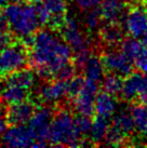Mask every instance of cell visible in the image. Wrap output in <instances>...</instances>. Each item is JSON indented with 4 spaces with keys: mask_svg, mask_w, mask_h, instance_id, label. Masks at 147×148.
<instances>
[{
    "mask_svg": "<svg viewBox=\"0 0 147 148\" xmlns=\"http://www.w3.org/2000/svg\"><path fill=\"white\" fill-rule=\"evenodd\" d=\"M22 40L28 48L29 62L36 74L45 80L53 79L57 70L73 58V50L52 28L36 32Z\"/></svg>",
    "mask_w": 147,
    "mask_h": 148,
    "instance_id": "obj_1",
    "label": "cell"
},
{
    "mask_svg": "<svg viewBox=\"0 0 147 148\" xmlns=\"http://www.w3.org/2000/svg\"><path fill=\"white\" fill-rule=\"evenodd\" d=\"M3 14L9 22L10 30L20 39L33 36L39 26L35 4L29 1H11L3 8Z\"/></svg>",
    "mask_w": 147,
    "mask_h": 148,
    "instance_id": "obj_2",
    "label": "cell"
},
{
    "mask_svg": "<svg viewBox=\"0 0 147 148\" xmlns=\"http://www.w3.org/2000/svg\"><path fill=\"white\" fill-rule=\"evenodd\" d=\"M83 140L75 127V117L67 109H60L53 115L48 143L52 146H82Z\"/></svg>",
    "mask_w": 147,
    "mask_h": 148,
    "instance_id": "obj_3",
    "label": "cell"
},
{
    "mask_svg": "<svg viewBox=\"0 0 147 148\" xmlns=\"http://www.w3.org/2000/svg\"><path fill=\"white\" fill-rule=\"evenodd\" d=\"M29 63L28 48L23 40H13L0 50V76L5 78L14 71L25 68Z\"/></svg>",
    "mask_w": 147,
    "mask_h": 148,
    "instance_id": "obj_4",
    "label": "cell"
},
{
    "mask_svg": "<svg viewBox=\"0 0 147 148\" xmlns=\"http://www.w3.org/2000/svg\"><path fill=\"white\" fill-rule=\"evenodd\" d=\"M53 110L48 105L37 108L34 112L33 117L30 118L28 125L33 130L36 136V145L35 147H42L49 145L48 135H49L50 125L53 119Z\"/></svg>",
    "mask_w": 147,
    "mask_h": 148,
    "instance_id": "obj_5",
    "label": "cell"
},
{
    "mask_svg": "<svg viewBox=\"0 0 147 148\" xmlns=\"http://www.w3.org/2000/svg\"><path fill=\"white\" fill-rule=\"evenodd\" d=\"M123 28L131 37L141 38L147 32V7L145 3L133 4L123 18Z\"/></svg>",
    "mask_w": 147,
    "mask_h": 148,
    "instance_id": "obj_6",
    "label": "cell"
},
{
    "mask_svg": "<svg viewBox=\"0 0 147 148\" xmlns=\"http://www.w3.org/2000/svg\"><path fill=\"white\" fill-rule=\"evenodd\" d=\"M100 58L105 67V70L108 73H115L120 75L121 77H127L133 71L134 64L132 60L128 58L121 50L118 51L115 48L108 49L104 51Z\"/></svg>",
    "mask_w": 147,
    "mask_h": 148,
    "instance_id": "obj_7",
    "label": "cell"
},
{
    "mask_svg": "<svg viewBox=\"0 0 147 148\" xmlns=\"http://www.w3.org/2000/svg\"><path fill=\"white\" fill-rule=\"evenodd\" d=\"M36 136L29 125L15 124L1 136V144L8 147H35Z\"/></svg>",
    "mask_w": 147,
    "mask_h": 148,
    "instance_id": "obj_8",
    "label": "cell"
},
{
    "mask_svg": "<svg viewBox=\"0 0 147 148\" xmlns=\"http://www.w3.org/2000/svg\"><path fill=\"white\" fill-rule=\"evenodd\" d=\"M58 33H61L63 40L73 50V53H78L89 49L88 39L84 37L78 22L74 17L67 15L65 23L60 28Z\"/></svg>",
    "mask_w": 147,
    "mask_h": 148,
    "instance_id": "obj_9",
    "label": "cell"
},
{
    "mask_svg": "<svg viewBox=\"0 0 147 148\" xmlns=\"http://www.w3.org/2000/svg\"><path fill=\"white\" fill-rule=\"evenodd\" d=\"M98 93V83L86 79V82L81 92L77 95L76 99H73L75 109L79 115L91 117L95 112L94 104H95V97Z\"/></svg>",
    "mask_w": 147,
    "mask_h": 148,
    "instance_id": "obj_10",
    "label": "cell"
},
{
    "mask_svg": "<svg viewBox=\"0 0 147 148\" xmlns=\"http://www.w3.org/2000/svg\"><path fill=\"white\" fill-rule=\"evenodd\" d=\"M67 97V81L51 79L38 90V99L43 104H55Z\"/></svg>",
    "mask_w": 147,
    "mask_h": 148,
    "instance_id": "obj_11",
    "label": "cell"
},
{
    "mask_svg": "<svg viewBox=\"0 0 147 148\" xmlns=\"http://www.w3.org/2000/svg\"><path fill=\"white\" fill-rule=\"evenodd\" d=\"M36 109V104L32 99H25L20 103L10 104L8 108H5L9 123L11 125L28 123Z\"/></svg>",
    "mask_w": 147,
    "mask_h": 148,
    "instance_id": "obj_12",
    "label": "cell"
},
{
    "mask_svg": "<svg viewBox=\"0 0 147 148\" xmlns=\"http://www.w3.org/2000/svg\"><path fill=\"white\" fill-rule=\"evenodd\" d=\"M100 11L103 22L122 23L128 11L127 1L124 0H103L100 4Z\"/></svg>",
    "mask_w": 147,
    "mask_h": 148,
    "instance_id": "obj_13",
    "label": "cell"
},
{
    "mask_svg": "<svg viewBox=\"0 0 147 148\" xmlns=\"http://www.w3.org/2000/svg\"><path fill=\"white\" fill-rule=\"evenodd\" d=\"M100 39L108 49H114L121 45L124 39V29L119 23H106L98 30Z\"/></svg>",
    "mask_w": 147,
    "mask_h": 148,
    "instance_id": "obj_14",
    "label": "cell"
},
{
    "mask_svg": "<svg viewBox=\"0 0 147 148\" xmlns=\"http://www.w3.org/2000/svg\"><path fill=\"white\" fill-rule=\"evenodd\" d=\"M145 80V76L142 71H132L123 80L122 89H121V97L127 102H133L139 97V91L142 89Z\"/></svg>",
    "mask_w": 147,
    "mask_h": 148,
    "instance_id": "obj_15",
    "label": "cell"
},
{
    "mask_svg": "<svg viewBox=\"0 0 147 148\" xmlns=\"http://www.w3.org/2000/svg\"><path fill=\"white\" fill-rule=\"evenodd\" d=\"M51 14L50 28L60 30L67 17V2L66 0H41Z\"/></svg>",
    "mask_w": 147,
    "mask_h": 148,
    "instance_id": "obj_16",
    "label": "cell"
},
{
    "mask_svg": "<svg viewBox=\"0 0 147 148\" xmlns=\"http://www.w3.org/2000/svg\"><path fill=\"white\" fill-rule=\"evenodd\" d=\"M116 97L117 96H114L105 91L98 92L95 97V104H94V110L96 116L106 118V119L114 117L118 106V102Z\"/></svg>",
    "mask_w": 147,
    "mask_h": 148,
    "instance_id": "obj_17",
    "label": "cell"
},
{
    "mask_svg": "<svg viewBox=\"0 0 147 148\" xmlns=\"http://www.w3.org/2000/svg\"><path fill=\"white\" fill-rule=\"evenodd\" d=\"M5 78H7L5 83L17 86L28 91L33 89V86H35L37 80L36 74L34 73V70L28 69V68H22L17 71H14L9 76H7Z\"/></svg>",
    "mask_w": 147,
    "mask_h": 148,
    "instance_id": "obj_18",
    "label": "cell"
},
{
    "mask_svg": "<svg viewBox=\"0 0 147 148\" xmlns=\"http://www.w3.org/2000/svg\"><path fill=\"white\" fill-rule=\"evenodd\" d=\"M82 69H83L84 78L87 80H91V81L100 83L104 78L105 67L103 65L100 56L91 55Z\"/></svg>",
    "mask_w": 147,
    "mask_h": 148,
    "instance_id": "obj_19",
    "label": "cell"
},
{
    "mask_svg": "<svg viewBox=\"0 0 147 148\" xmlns=\"http://www.w3.org/2000/svg\"><path fill=\"white\" fill-rule=\"evenodd\" d=\"M109 123H108V119L103 118L100 116H96L92 121V125H91V130L89 133V137H90L91 144L100 145L102 144L105 140L107 135V132L109 129Z\"/></svg>",
    "mask_w": 147,
    "mask_h": 148,
    "instance_id": "obj_20",
    "label": "cell"
},
{
    "mask_svg": "<svg viewBox=\"0 0 147 148\" xmlns=\"http://www.w3.org/2000/svg\"><path fill=\"white\" fill-rule=\"evenodd\" d=\"M113 125L119 129L126 136H129L134 132L135 127L134 120L132 117L130 109H123L119 111L117 115H114V120H113Z\"/></svg>",
    "mask_w": 147,
    "mask_h": 148,
    "instance_id": "obj_21",
    "label": "cell"
},
{
    "mask_svg": "<svg viewBox=\"0 0 147 148\" xmlns=\"http://www.w3.org/2000/svg\"><path fill=\"white\" fill-rule=\"evenodd\" d=\"M1 94H2V99L4 101V103L10 105V104L20 103V102H23L25 99H28L30 91L25 90V89L20 88L17 86L5 83L4 89Z\"/></svg>",
    "mask_w": 147,
    "mask_h": 148,
    "instance_id": "obj_22",
    "label": "cell"
},
{
    "mask_svg": "<svg viewBox=\"0 0 147 148\" xmlns=\"http://www.w3.org/2000/svg\"><path fill=\"white\" fill-rule=\"evenodd\" d=\"M122 78L123 77H121L120 75L115 74V73H109L108 75L104 76L102 80L103 90L114 96L120 95L123 84Z\"/></svg>",
    "mask_w": 147,
    "mask_h": 148,
    "instance_id": "obj_23",
    "label": "cell"
},
{
    "mask_svg": "<svg viewBox=\"0 0 147 148\" xmlns=\"http://www.w3.org/2000/svg\"><path fill=\"white\" fill-rule=\"evenodd\" d=\"M120 45H121V51L130 60H132V62H133L135 60V58L141 53V51L143 50L145 45L142 41H139V38L130 37V38H124Z\"/></svg>",
    "mask_w": 147,
    "mask_h": 148,
    "instance_id": "obj_24",
    "label": "cell"
},
{
    "mask_svg": "<svg viewBox=\"0 0 147 148\" xmlns=\"http://www.w3.org/2000/svg\"><path fill=\"white\" fill-rule=\"evenodd\" d=\"M130 111L134 120L135 127L143 133L147 127V105L139 102V104L132 105Z\"/></svg>",
    "mask_w": 147,
    "mask_h": 148,
    "instance_id": "obj_25",
    "label": "cell"
},
{
    "mask_svg": "<svg viewBox=\"0 0 147 148\" xmlns=\"http://www.w3.org/2000/svg\"><path fill=\"white\" fill-rule=\"evenodd\" d=\"M103 18L102 15H101L100 8L96 7V8L88 10V13L86 14V17H84V25H86L88 30H90V32L100 30Z\"/></svg>",
    "mask_w": 147,
    "mask_h": 148,
    "instance_id": "obj_26",
    "label": "cell"
},
{
    "mask_svg": "<svg viewBox=\"0 0 147 148\" xmlns=\"http://www.w3.org/2000/svg\"><path fill=\"white\" fill-rule=\"evenodd\" d=\"M86 78L82 76H74L69 80H67V97L69 99H75L77 95L81 92L84 86Z\"/></svg>",
    "mask_w": 147,
    "mask_h": 148,
    "instance_id": "obj_27",
    "label": "cell"
},
{
    "mask_svg": "<svg viewBox=\"0 0 147 148\" xmlns=\"http://www.w3.org/2000/svg\"><path fill=\"white\" fill-rule=\"evenodd\" d=\"M128 140V136H126L119 129L114 127L113 124L109 127L106 135V145L108 146H120Z\"/></svg>",
    "mask_w": 147,
    "mask_h": 148,
    "instance_id": "obj_28",
    "label": "cell"
},
{
    "mask_svg": "<svg viewBox=\"0 0 147 148\" xmlns=\"http://www.w3.org/2000/svg\"><path fill=\"white\" fill-rule=\"evenodd\" d=\"M91 125H92V121H91L90 117L83 115H78L75 117V127L77 131L78 135L83 140V137L89 135L91 130Z\"/></svg>",
    "mask_w": 147,
    "mask_h": 148,
    "instance_id": "obj_29",
    "label": "cell"
},
{
    "mask_svg": "<svg viewBox=\"0 0 147 148\" xmlns=\"http://www.w3.org/2000/svg\"><path fill=\"white\" fill-rule=\"evenodd\" d=\"M35 8H36L37 16L39 20L41 26H45V25H49L50 21H51V14L48 11V9L45 8V5L43 4L42 1H37L35 3Z\"/></svg>",
    "mask_w": 147,
    "mask_h": 148,
    "instance_id": "obj_30",
    "label": "cell"
},
{
    "mask_svg": "<svg viewBox=\"0 0 147 148\" xmlns=\"http://www.w3.org/2000/svg\"><path fill=\"white\" fill-rule=\"evenodd\" d=\"M134 66L142 73H147V45L145 43L141 53L133 61Z\"/></svg>",
    "mask_w": 147,
    "mask_h": 148,
    "instance_id": "obj_31",
    "label": "cell"
},
{
    "mask_svg": "<svg viewBox=\"0 0 147 148\" xmlns=\"http://www.w3.org/2000/svg\"><path fill=\"white\" fill-rule=\"evenodd\" d=\"M74 1H75V3L77 4V7L79 9L88 11L90 9L98 7L103 0H74Z\"/></svg>",
    "mask_w": 147,
    "mask_h": 148,
    "instance_id": "obj_32",
    "label": "cell"
},
{
    "mask_svg": "<svg viewBox=\"0 0 147 148\" xmlns=\"http://www.w3.org/2000/svg\"><path fill=\"white\" fill-rule=\"evenodd\" d=\"M9 124L10 123H9L8 117H7V111H5V109L0 108V137L8 130Z\"/></svg>",
    "mask_w": 147,
    "mask_h": 148,
    "instance_id": "obj_33",
    "label": "cell"
},
{
    "mask_svg": "<svg viewBox=\"0 0 147 148\" xmlns=\"http://www.w3.org/2000/svg\"><path fill=\"white\" fill-rule=\"evenodd\" d=\"M14 40L12 34L10 32H0V50L10 45Z\"/></svg>",
    "mask_w": 147,
    "mask_h": 148,
    "instance_id": "obj_34",
    "label": "cell"
},
{
    "mask_svg": "<svg viewBox=\"0 0 147 148\" xmlns=\"http://www.w3.org/2000/svg\"><path fill=\"white\" fill-rule=\"evenodd\" d=\"M139 99L141 103L147 105V73H145V80H144L143 86L139 91Z\"/></svg>",
    "mask_w": 147,
    "mask_h": 148,
    "instance_id": "obj_35",
    "label": "cell"
},
{
    "mask_svg": "<svg viewBox=\"0 0 147 148\" xmlns=\"http://www.w3.org/2000/svg\"><path fill=\"white\" fill-rule=\"evenodd\" d=\"M8 30H10L9 22L3 12H1L0 13V32H8Z\"/></svg>",
    "mask_w": 147,
    "mask_h": 148,
    "instance_id": "obj_36",
    "label": "cell"
},
{
    "mask_svg": "<svg viewBox=\"0 0 147 148\" xmlns=\"http://www.w3.org/2000/svg\"><path fill=\"white\" fill-rule=\"evenodd\" d=\"M127 2H131L132 4H139L147 2V0H127Z\"/></svg>",
    "mask_w": 147,
    "mask_h": 148,
    "instance_id": "obj_37",
    "label": "cell"
},
{
    "mask_svg": "<svg viewBox=\"0 0 147 148\" xmlns=\"http://www.w3.org/2000/svg\"><path fill=\"white\" fill-rule=\"evenodd\" d=\"M12 0H0V8H4L7 4H9Z\"/></svg>",
    "mask_w": 147,
    "mask_h": 148,
    "instance_id": "obj_38",
    "label": "cell"
},
{
    "mask_svg": "<svg viewBox=\"0 0 147 148\" xmlns=\"http://www.w3.org/2000/svg\"><path fill=\"white\" fill-rule=\"evenodd\" d=\"M143 37H144V43H146L147 45V32L145 33V35H144Z\"/></svg>",
    "mask_w": 147,
    "mask_h": 148,
    "instance_id": "obj_39",
    "label": "cell"
},
{
    "mask_svg": "<svg viewBox=\"0 0 147 148\" xmlns=\"http://www.w3.org/2000/svg\"><path fill=\"white\" fill-rule=\"evenodd\" d=\"M143 134H144V136H145V137H147V127H146V129L143 131Z\"/></svg>",
    "mask_w": 147,
    "mask_h": 148,
    "instance_id": "obj_40",
    "label": "cell"
},
{
    "mask_svg": "<svg viewBox=\"0 0 147 148\" xmlns=\"http://www.w3.org/2000/svg\"><path fill=\"white\" fill-rule=\"evenodd\" d=\"M26 1H35V2H37V1H41V0H26Z\"/></svg>",
    "mask_w": 147,
    "mask_h": 148,
    "instance_id": "obj_41",
    "label": "cell"
}]
</instances>
